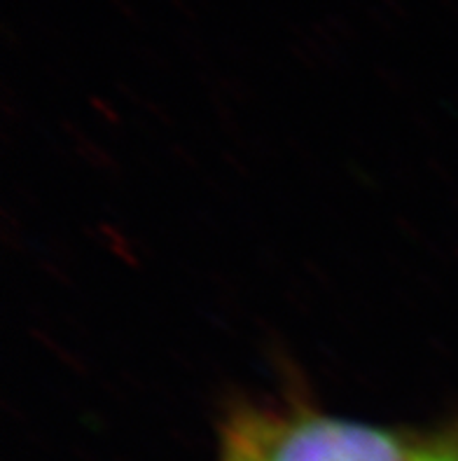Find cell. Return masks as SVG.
Wrapping results in <instances>:
<instances>
[{"instance_id":"obj_1","label":"cell","mask_w":458,"mask_h":461,"mask_svg":"<svg viewBox=\"0 0 458 461\" xmlns=\"http://www.w3.org/2000/svg\"><path fill=\"white\" fill-rule=\"evenodd\" d=\"M218 461H458V421L402 433L307 408H246L229 417Z\"/></svg>"}]
</instances>
